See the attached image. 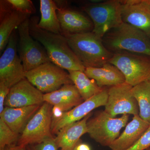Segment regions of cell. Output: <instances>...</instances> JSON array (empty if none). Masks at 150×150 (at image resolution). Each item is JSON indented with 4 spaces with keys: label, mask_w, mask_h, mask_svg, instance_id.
Masks as SVG:
<instances>
[{
    "label": "cell",
    "mask_w": 150,
    "mask_h": 150,
    "mask_svg": "<svg viewBox=\"0 0 150 150\" xmlns=\"http://www.w3.org/2000/svg\"><path fill=\"white\" fill-rule=\"evenodd\" d=\"M39 18L29 19V31L35 40L43 45L51 62L69 71L84 72L86 68L70 48L67 38L62 34H56L41 29L38 26Z\"/></svg>",
    "instance_id": "1"
},
{
    "label": "cell",
    "mask_w": 150,
    "mask_h": 150,
    "mask_svg": "<svg viewBox=\"0 0 150 150\" xmlns=\"http://www.w3.org/2000/svg\"><path fill=\"white\" fill-rule=\"evenodd\" d=\"M64 112L59 107L53 106L52 108V123L60 119Z\"/></svg>",
    "instance_id": "30"
},
{
    "label": "cell",
    "mask_w": 150,
    "mask_h": 150,
    "mask_svg": "<svg viewBox=\"0 0 150 150\" xmlns=\"http://www.w3.org/2000/svg\"><path fill=\"white\" fill-rule=\"evenodd\" d=\"M81 63L87 67H101L108 63L113 53L105 48L102 39L93 32L62 34Z\"/></svg>",
    "instance_id": "2"
},
{
    "label": "cell",
    "mask_w": 150,
    "mask_h": 150,
    "mask_svg": "<svg viewBox=\"0 0 150 150\" xmlns=\"http://www.w3.org/2000/svg\"><path fill=\"white\" fill-rule=\"evenodd\" d=\"M18 36L15 30L0 58V82L11 88L25 79V71L17 54Z\"/></svg>",
    "instance_id": "10"
},
{
    "label": "cell",
    "mask_w": 150,
    "mask_h": 150,
    "mask_svg": "<svg viewBox=\"0 0 150 150\" xmlns=\"http://www.w3.org/2000/svg\"><path fill=\"white\" fill-rule=\"evenodd\" d=\"M150 147V127L142 137L129 149L124 150H144Z\"/></svg>",
    "instance_id": "28"
},
{
    "label": "cell",
    "mask_w": 150,
    "mask_h": 150,
    "mask_svg": "<svg viewBox=\"0 0 150 150\" xmlns=\"http://www.w3.org/2000/svg\"><path fill=\"white\" fill-rule=\"evenodd\" d=\"M123 23L140 30L150 38V0L121 1Z\"/></svg>",
    "instance_id": "12"
},
{
    "label": "cell",
    "mask_w": 150,
    "mask_h": 150,
    "mask_svg": "<svg viewBox=\"0 0 150 150\" xmlns=\"http://www.w3.org/2000/svg\"><path fill=\"white\" fill-rule=\"evenodd\" d=\"M14 9L31 15L36 12L35 6L30 0H7Z\"/></svg>",
    "instance_id": "26"
},
{
    "label": "cell",
    "mask_w": 150,
    "mask_h": 150,
    "mask_svg": "<svg viewBox=\"0 0 150 150\" xmlns=\"http://www.w3.org/2000/svg\"><path fill=\"white\" fill-rule=\"evenodd\" d=\"M62 34H79L92 32L93 24L83 14L70 8L61 7L56 11Z\"/></svg>",
    "instance_id": "15"
},
{
    "label": "cell",
    "mask_w": 150,
    "mask_h": 150,
    "mask_svg": "<svg viewBox=\"0 0 150 150\" xmlns=\"http://www.w3.org/2000/svg\"><path fill=\"white\" fill-rule=\"evenodd\" d=\"M31 15L14 9L7 1H1L0 52L6 48L12 33Z\"/></svg>",
    "instance_id": "16"
},
{
    "label": "cell",
    "mask_w": 150,
    "mask_h": 150,
    "mask_svg": "<svg viewBox=\"0 0 150 150\" xmlns=\"http://www.w3.org/2000/svg\"><path fill=\"white\" fill-rule=\"evenodd\" d=\"M132 91L139 105V115L150 124V79L133 86Z\"/></svg>",
    "instance_id": "24"
},
{
    "label": "cell",
    "mask_w": 150,
    "mask_h": 150,
    "mask_svg": "<svg viewBox=\"0 0 150 150\" xmlns=\"http://www.w3.org/2000/svg\"><path fill=\"white\" fill-rule=\"evenodd\" d=\"M2 150H26V147L14 144L6 146Z\"/></svg>",
    "instance_id": "31"
},
{
    "label": "cell",
    "mask_w": 150,
    "mask_h": 150,
    "mask_svg": "<svg viewBox=\"0 0 150 150\" xmlns=\"http://www.w3.org/2000/svg\"><path fill=\"white\" fill-rule=\"evenodd\" d=\"M109 63L124 75L126 82L134 86L150 79V56L122 51L113 54Z\"/></svg>",
    "instance_id": "5"
},
{
    "label": "cell",
    "mask_w": 150,
    "mask_h": 150,
    "mask_svg": "<svg viewBox=\"0 0 150 150\" xmlns=\"http://www.w3.org/2000/svg\"><path fill=\"white\" fill-rule=\"evenodd\" d=\"M58 8L55 1L40 0L41 17L38 21V27L53 33L62 34V29L56 13Z\"/></svg>",
    "instance_id": "22"
},
{
    "label": "cell",
    "mask_w": 150,
    "mask_h": 150,
    "mask_svg": "<svg viewBox=\"0 0 150 150\" xmlns=\"http://www.w3.org/2000/svg\"><path fill=\"white\" fill-rule=\"evenodd\" d=\"M93 24L92 32L100 38L123 23L121 17V3L119 0H110L88 3L83 7Z\"/></svg>",
    "instance_id": "4"
},
{
    "label": "cell",
    "mask_w": 150,
    "mask_h": 150,
    "mask_svg": "<svg viewBox=\"0 0 150 150\" xmlns=\"http://www.w3.org/2000/svg\"><path fill=\"white\" fill-rule=\"evenodd\" d=\"M25 79L43 93H48L63 86L74 84L69 73L52 62H47L25 72Z\"/></svg>",
    "instance_id": "8"
},
{
    "label": "cell",
    "mask_w": 150,
    "mask_h": 150,
    "mask_svg": "<svg viewBox=\"0 0 150 150\" xmlns=\"http://www.w3.org/2000/svg\"><path fill=\"white\" fill-rule=\"evenodd\" d=\"M102 40L105 48L113 54L126 51L150 56V38L125 23L108 32Z\"/></svg>",
    "instance_id": "3"
},
{
    "label": "cell",
    "mask_w": 150,
    "mask_h": 150,
    "mask_svg": "<svg viewBox=\"0 0 150 150\" xmlns=\"http://www.w3.org/2000/svg\"><path fill=\"white\" fill-rule=\"evenodd\" d=\"M29 18L17 27V50L25 71H28L47 62H51L46 50L30 35Z\"/></svg>",
    "instance_id": "7"
},
{
    "label": "cell",
    "mask_w": 150,
    "mask_h": 150,
    "mask_svg": "<svg viewBox=\"0 0 150 150\" xmlns=\"http://www.w3.org/2000/svg\"><path fill=\"white\" fill-rule=\"evenodd\" d=\"M70 79L84 101L101 92L104 88L100 87L96 81L82 71H69Z\"/></svg>",
    "instance_id": "23"
},
{
    "label": "cell",
    "mask_w": 150,
    "mask_h": 150,
    "mask_svg": "<svg viewBox=\"0 0 150 150\" xmlns=\"http://www.w3.org/2000/svg\"><path fill=\"white\" fill-rule=\"evenodd\" d=\"M129 117L125 114L114 118L104 110L98 111L87 121V134L97 143L109 147L120 136V131L127 125Z\"/></svg>",
    "instance_id": "6"
},
{
    "label": "cell",
    "mask_w": 150,
    "mask_h": 150,
    "mask_svg": "<svg viewBox=\"0 0 150 150\" xmlns=\"http://www.w3.org/2000/svg\"><path fill=\"white\" fill-rule=\"evenodd\" d=\"M132 88L126 82L110 87L105 111L114 118L119 114L139 115V105L132 93Z\"/></svg>",
    "instance_id": "11"
},
{
    "label": "cell",
    "mask_w": 150,
    "mask_h": 150,
    "mask_svg": "<svg viewBox=\"0 0 150 150\" xmlns=\"http://www.w3.org/2000/svg\"><path fill=\"white\" fill-rule=\"evenodd\" d=\"M150 127L139 115H134L131 122L121 135L109 147L111 150H124L129 149L142 137Z\"/></svg>",
    "instance_id": "19"
},
{
    "label": "cell",
    "mask_w": 150,
    "mask_h": 150,
    "mask_svg": "<svg viewBox=\"0 0 150 150\" xmlns=\"http://www.w3.org/2000/svg\"><path fill=\"white\" fill-rule=\"evenodd\" d=\"M43 95L25 78L11 88L5 105L14 108L40 105L44 102Z\"/></svg>",
    "instance_id": "14"
},
{
    "label": "cell",
    "mask_w": 150,
    "mask_h": 150,
    "mask_svg": "<svg viewBox=\"0 0 150 150\" xmlns=\"http://www.w3.org/2000/svg\"><path fill=\"white\" fill-rule=\"evenodd\" d=\"M40 107V105L16 108L5 107L0 113V119L15 133L19 134Z\"/></svg>",
    "instance_id": "20"
},
{
    "label": "cell",
    "mask_w": 150,
    "mask_h": 150,
    "mask_svg": "<svg viewBox=\"0 0 150 150\" xmlns=\"http://www.w3.org/2000/svg\"><path fill=\"white\" fill-rule=\"evenodd\" d=\"M19 134L15 133L2 119H0V150L6 146L15 144Z\"/></svg>",
    "instance_id": "25"
},
{
    "label": "cell",
    "mask_w": 150,
    "mask_h": 150,
    "mask_svg": "<svg viewBox=\"0 0 150 150\" xmlns=\"http://www.w3.org/2000/svg\"><path fill=\"white\" fill-rule=\"evenodd\" d=\"M74 150H91V149L88 145L81 143L78 144Z\"/></svg>",
    "instance_id": "32"
},
{
    "label": "cell",
    "mask_w": 150,
    "mask_h": 150,
    "mask_svg": "<svg viewBox=\"0 0 150 150\" xmlns=\"http://www.w3.org/2000/svg\"><path fill=\"white\" fill-rule=\"evenodd\" d=\"M91 113L83 119L71 123L62 128L55 138L56 145L60 150H74L81 137L87 134V123Z\"/></svg>",
    "instance_id": "18"
},
{
    "label": "cell",
    "mask_w": 150,
    "mask_h": 150,
    "mask_svg": "<svg viewBox=\"0 0 150 150\" xmlns=\"http://www.w3.org/2000/svg\"><path fill=\"white\" fill-rule=\"evenodd\" d=\"M26 150H60L53 137L48 138L39 144L28 145Z\"/></svg>",
    "instance_id": "27"
},
{
    "label": "cell",
    "mask_w": 150,
    "mask_h": 150,
    "mask_svg": "<svg viewBox=\"0 0 150 150\" xmlns=\"http://www.w3.org/2000/svg\"><path fill=\"white\" fill-rule=\"evenodd\" d=\"M108 97V89L104 88L99 93L69 111L64 112L62 117L53 122L51 132L57 134L64 127L80 121L96 108L105 106Z\"/></svg>",
    "instance_id": "13"
},
{
    "label": "cell",
    "mask_w": 150,
    "mask_h": 150,
    "mask_svg": "<svg viewBox=\"0 0 150 150\" xmlns=\"http://www.w3.org/2000/svg\"><path fill=\"white\" fill-rule=\"evenodd\" d=\"M146 150H150V148H148V149H147Z\"/></svg>",
    "instance_id": "33"
},
{
    "label": "cell",
    "mask_w": 150,
    "mask_h": 150,
    "mask_svg": "<svg viewBox=\"0 0 150 150\" xmlns=\"http://www.w3.org/2000/svg\"><path fill=\"white\" fill-rule=\"evenodd\" d=\"M53 106L44 102L33 116L19 137L18 144L26 147L39 144L52 136Z\"/></svg>",
    "instance_id": "9"
},
{
    "label": "cell",
    "mask_w": 150,
    "mask_h": 150,
    "mask_svg": "<svg viewBox=\"0 0 150 150\" xmlns=\"http://www.w3.org/2000/svg\"><path fill=\"white\" fill-rule=\"evenodd\" d=\"M43 99L44 102L59 107L65 112L84 101L74 84L64 85L56 91L44 94Z\"/></svg>",
    "instance_id": "17"
},
{
    "label": "cell",
    "mask_w": 150,
    "mask_h": 150,
    "mask_svg": "<svg viewBox=\"0 0 150 150\" xmlns=\"http://www.w3.org/2000/svg\"><path fill=\"white\" fill-rule=\"evenodd\" d=\"M10 88L4 84L0 82V113L4 110V105L7 96L9 93Z\"/></svg>",
    "instance_id": "29"
},
{
    "label": "cell",
    "mask_w": 150,
    "mask_h": 150,
    "mask_svg": "<svg viewBox=\"0 0 150 150\" xmlns=\"http://www.w3.org/2000/svg\"><path fill=\"white\" fill-rule=\"evenodd\" d=\"M84 73L89 78L94 80L100 88L113 86L126 82L121 71L109 62L101 67H87Z\"/></svg>",
    "instance_id": "21"
}]
</instances>
